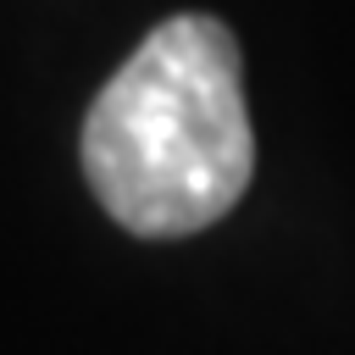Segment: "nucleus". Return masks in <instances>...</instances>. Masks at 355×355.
I'll use <instances>...</instances> for the list:
<instances>
[{
    "label": "nucleus",
    "mask_w": 355,
    "mask_h": 355,
    "mask_svg": "<svg viewBox=\"0 0 355 355\" xmlns=\"http://www.w3.org/2000/svg\"><path fill=\"white\" fill-rule=\"evenodd\" d=\"M255 172L239 44L216 17H166L83 116V178L144 239L222 222Z\"/></svg>",
    "instance_id": "1"
}]
</instances>
